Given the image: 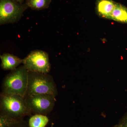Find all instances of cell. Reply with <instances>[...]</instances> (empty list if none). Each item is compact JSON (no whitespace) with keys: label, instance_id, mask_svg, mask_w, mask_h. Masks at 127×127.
Here are the masks:
<instances>
[{"label":"cell","instance_id":"1","mask_svg":"<svg viewBox=\"0 0 127 127\" xmlns=\"http://www.w3.org/2000/svg\"><path fill=\"white\" fill-rule=\"evenodd\" d=\"M28 71L24 65L11 71L4 77L1 84V93L25 97L28 84Z\"/></svg>","mask_w":127,"mask_h":127},{"label":"cell","instance_id":"2","mask_svg":"<svg viewBox=\"0 0 127 127\" xmlns=\"http://www.w3.org/2000/svg\"><path fill=\"white\" fill-rule=\"evenodd\" d=\"M0 112L16 120H21L25 116L31 114L25 97L15 94H0Z\"/></svg>","mask_w":127,"mask_h":127},{"label":"cell","instance_id":"3","mask_svg":"<svg viewBox=\"0 0 127 127\" xmlns=\"http://www.w3.org/2000/svg\"><path fill=\"white\" fill-rule=\"evenodd\" d=\"M56 85L52 76L48 73L28 71L26 94L58 95Z\"/></svg>","mask_w":127,"mask_h":127},{"label":"cell","instance_id":"4","mask_svg":"<svg viewBox=\"0 0 127 127\" xmlns=\"http://www.w3.org/2000/svg\"><path fill=\"white\" fill-rule=\"evenodd\" d=\"M28 8L16 0H0V25L18 22Z\"/></svg>","mask_w":127,"mask_h":127},{"label":"cell","instance_id":"5","mask_svg":"<svg viewBox=\"0 0 127 127\" xmlns=\"http://www.w3.org/2000/svg\"><path fill=\"white\" fill-rule=\"evenodd\" d=\"M56 97L47 94H27L25 96V98L32 113L46 116L54 108Z\"/></svg>","mask_w":127,"mask_h":127},{"label":"cell","instance_id":"6","mask_svg":"<svg viewBox=\"0 0 127 127\" xmlns=\"http://www.w3.org/2000/svg\"><path fill=\"white\" fill-rule=\"evenodd\" d=\"M22 64L30 71L48 73L51 68L48 54L42 50L32 51L23 59Z\"/></svg>","mask_w":127,"mask_h":127},{"label":"cell","instance_id":"7","mask_svg":"<svg viewBox=\"0 0 127 127\" xmlns=\"http://www.w3.org/2000/svg\"><path fill=\"white\" fill-rule=\"evenodd\" d=\"M116 2L112 0H96V13L101 18L110 20Z\"/></svg>","mask_w":127,"mask_h":127},{"label":"cell","instance_id":"8","mask_svg":"<svg viewBox=\"0 0 127 127\" xmlns=\"http://www.w3.org/2000/svg\"><path fill=\"white\" fill-rule=\"evenodd\" d=\"M0 58L1 60V67L5 70H14L23 63V59L10 53H4L0 56Z\"/></svg>","mask_w":127,"mask_h":127},{"label":"cell","instance_id":"9","mask_svg":"<svg viewBox=\"0 0 127 127\" xmlns=\"http://www.w3.org/2000/svg\"><path fill=\"white\" fill-rule=\"evenodd\" d=\"M110 20L119 23L127 24V7L124 5L116 2Z\"/></svg>","mask_w":127,"mask_h":127},{"label":"cell","instance_id":"10","mask_svg":"<svg viewBox=\"0 0 127 127\" xmlns=\"http://www.w3.org/2000/svg\"><path fill=\"white\" fill-rule=\"evenodd\" d=\"M49 122L46 115L35 114L30 118L28 122L29 127H45Z\"/></svg>","mask_w":127,"mask_h":127},{"label":"cell","instance_id":"11","mask_svg":"<svg viewBox=\"0 0 127 127\" xmlns=\"http://www.w3.org/2000/svg\"><path fill=\"white\" fill-rule=\"evenodd\" d=\"M51 1L52 0H26L25 3L32 10L39 11L48 8Z\"/></svg>","mask_w":127,"mask_h":127},{"label":"cell","instance_id":"12","mask_svg":"<svg viewBox=\"0 0 127 127\" xmlns=\"http://www.w3.org/2000/svg\"><path fill=\"white\" fill-rule=\"evenodd\" d=\"M20 121L2 113H0V127H11Z\"/></svg>","mask_w":127,"mask_h":127},{"label":"cell","instance_id":"13","mask_svg":"<svg viewBox=\"0 0 127 127\" xmlns=\"http://www.w3.org/2000/svg\"><path fill=\"white\" fill-rule=\"evenodd\" d=\"M11 127H29L28 124L23 120H21Z\"/></svg>","mask_w":127,"mask_h":127},{"label":"cell","instance_id":"14","mask_svg":"<svg viewBox=\"0 0 127 127\" xmlns=\"http://www.w3.org/2000/svg\"><path fill=\"white\" fill-rule=\"evenodd\" d=\"M120 124L122 127H127V113L124 117Z\"/></svg>","mask_w":127,"mask_h":127},{"label":"cell","instance_id":"15","mask_svg":"<svg viewBox=\"0 0 127 127\" xmlns=\"http://www.w3.org/2000/svg\"><path fill=\"white\" fill-rule=\"evenodd\" d=\"M17 2H19V3H21V4H23V2H24L25 0H16Z\"/></svg>","mask_w":127,"mask_h":127},{"label":"cell","instance_id":"16","mask_svg":"<svg viewBox=\"0 0 127 127\" xmlns=\"http://www.w3.org/2000/svg\"><path fill=\"white\" fill-rule=\"evenodd\" d=\"M122 127V125L119 124V125H117V126H115V127Z\"/></svg>","mask_w":127,"mask_h":127},{"label":"cell","instance_id":"17","mask_svg":"<svg viewBox=\"0 0 127 127\" xmlns=\"http://www.w3.org/2000/svg\"><path fill=\"white\" fill-rule=\"evenodd\" d=\"M53 127V124L52 123L51 124V127Z\"/></svg>","mask_w":127,"mask_h":127}]
</instances>
